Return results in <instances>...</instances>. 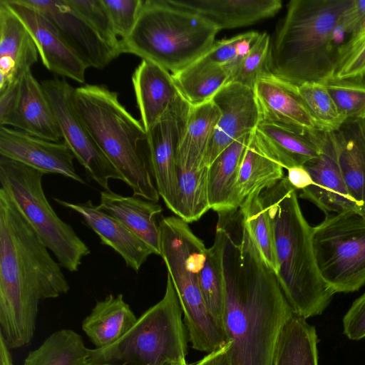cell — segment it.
<instances>
[{
	"label": "cell",
	"mask_w": 365,
	"mask_h": 365,
	"mask_svg": "<svg viewBox=\"0 0 365 365\" xmlns=\"http://www.w3.org/2000/svg\"><path fill=\"white\" fill-rule=\"evenodd\" d=\"M224 232L225 302L222 320L230 365H273L294 315L274 272L259 251L240 208L218 214Z\"/></svg>",
	"instance_id": "1"
},
{
	"label": "cell",
	"mask_w": 365,
	"mask_h": 365,
	"mask_svg": "<svg viewBox=\"0 0 365 365\" xmlns=\"http://www.w3.org/2000/svg\"><path fill=\"white\" fill-rule=\"evenodd\" d=\"M61 267L0 190V334L10 349L31 341L41 300L69 291Z\"/></svg>",
	"instance_id": "2"
},
{
	"label": "cell",
	"mask_w": 365,
	"mask_h": 365,
	"mask_svg": "<svg viewBox=\"0 0 365 365\" xmlns=\"http://www.w3.org/2000/svg\"><path fill=\"white\" fill-rule=\"evenodd\" d=\"M297 190L286 176L263 189L261 200L271 222L276 276L294 315H320L335 294L322 279L313 245V227L305 219Z\"/></svg>",
	"instance_id": "3"
},
{
	"label": "cell",
	"mask_w": 365,
	"mask_h": 365,
	"mask_svg": "<svg viewBox=\"0 0 365 365\" xmlns=\"http://www.w3.org/2000/svg\"><path fill=\"white\" fill-rule=\"evenodd\" d=\"M351 0H292L271 41L269 66L297 86L333 77L335 34Z\"/></svg>",
	"instance_id": "4"
},
{
	"label": "cell",
	"mask_w": 365,
	"mask_h": 365,
	"mask_svg": "<svg viewBox=\"0 0 365 365\" xmlns=\"http://www.w3.org/2000/svg\"><path fill=\"white\" fill-rule=\"evenodd\" d=\"M74 110L96 145L119 172L133 195L158 202L160 198L149 165L147 132L102 85L74 88Z\"/></svg>",
	"instance_id": "5"
},
{
	"label": "cell",
	"mask_w": 365,
	"mask_h": 365,
	"mask_svg": "<svg viewBox=\"0 0 365 365\" xmlns=\"http://www.w3.org/2000/svg\"><path fill=\"white\" fill-rule=\"evenodd\" d=\"M218 31L207 20L167 0H143L132 33L120 41L121 53L153 61L173 75L205 54Z\"/></svg>",
	"instance_id": "6"
},
{
	"label": "cell",
	"mask_w": 365,
	"mask_h": 365,
	"mask_svg": "<svg viewBox=\"0 0 365 365\" xmlns=\"http://www.w3.org/2000/svg\"><path fill=\"white\" fill-rule=\"evenodd\" d=\"M161 257L175 289L192 347L206 353L226 343L222 324L209 311L199 282L207 249L177 216L159 222Z\"/></svg>",
	"instance_id": "7"
},
{
	"label": "cell",
	"mask_w": 365,
	"mask_h": 365,
	"mask_svg": "<svg viewBox=\"0 0 365 365\" xmlns=\"http://www.w3.org/2000/svg\"><path fill=\"white\" fill-rule=\"evenodd\" d=\"M187 331L170 276L163 297L113 344L90 349L88 365H163L186 360Z\"/></svg>",
	"instance_id": "8"
},
{
	"label": "cell",
	"mask_w": 365,
	"mask_h": 365,
	"mask_svg": "<svg viewBox=\"0 0 365 365\" xmlns=\"http://www.w3.org/2000/svg\"><path fill=\"white\" fill-rule=\"evenodd\" d=\"M44 174L0 155V190L14 202L60 265L76 272L91 251L50 205L42 186Z\"/></svg>",
	"instance_id": "9"
},
{
	"label": "cell",
	"mask_w": 365,
	"mask_h": 365,
	"mask_svg": "<svg viewBox=\"0 0 365 365\" xmlns=\"http://www.w3.org/2000/svg\"><path fill=\"white\" fill-rule=\"evenodd\" d=\"M319 273L334 293H349L365 284V216L328 214L313 227Z\"/></svg>",
	"instance_id": "10"
},
{
	"label": "cell",
	"mask_w": 365,
	"mask_h": 365,
	"mask_svg": "<svg viewBox=\"0 0 365 365\" xmlns=\"http://www.w3.org/2000/svg\"><path fill=\"white\" fill-rule=\"evenodd\" d=\"M41 86L53 110L61 135L88 178L104 190H110L111 179L123 181L122 175L106 158L76 114L73 88L65 78L44 80Z\"/></svg>",
	"instance_id": "11"
},
{
	"label": "cell",
	"mask_w": 365,
	"mask_h": 365,
	"mask_svg": "<svg viewBox=\"0 0 365 365\" xmlns=\"http://www.w3.org/2000/svg\"><path fill=\"white\" fill-rule=\"evenodd\" d=\"M192 106L180 94L147 132L150 169L159 195L172 210L178 188L177 153Z\"/></svg>",
	"instance_id": "12"
},
{
	"label": "cell",
	"mask_w": 365,
	"mask_h": 365,
	"mask_svg": "<svg viewBox=\"0 0 365 365\" xmlns=\"http://www.w3.org/2000/svg\"><path fill=\"white\" fill-rule=\"evenodd\" d=\"M6 125L53 142L62 138L41 83L31 70L0 92V126Z\"/></svg>",
	"instance_id": "13"
},
{
	"label": "cell",
	"mask_w": 365,
	"mask_h": 365,
	"mask_svg": "<svg viewBox=\"0 0 365 365\" xmlns=\"http://www.w3.org/2000/svg\"><path fill=\"white\" fill-rule=\"evenodd\" d=\"M212 101L219 109L220 118L202 167H209L227 146L252 133L262 120L254 90L240 83H227Z\"/></svg>",
	"instance_id": "14"
},
{
	"label": "cell",
	"mask_w": 365,
	"mask_h": 365,
	"mask_svg": "<svg viewBox=\"0 0 365 365\" xmlns=\"http://www.w3.org/2000/svg\"><path fill=\"white\" fill-rule=\"evenodd\" d=\"M45 15L86 66L101 69L118 57L67 0H22Z\"/></svg>",
	"instance_id": "15"
},
{
	"label": "cell",
	"mask_w": 365,
	"mask_h": 365,
	"mask_svg": "<svg viewBox=\"0 0 365 365\" xmlns=\"http://www.w3.org/2000/svg\"><path fill=\"white\" fill-rule=\"evenodd\" d=\"M21 20L37 47L45 67L53 73L80 83L88 68L64 41L51 21L22 0H3Z\"/></svg>",
	"instance_id": "16"
},
{
	"label": "cell",
	"mask_w": 365,
	"mask_h": 365,
	"mask_svg": "<svg viewBox=\"0 0 365 365\" xmlns=\"http://www.w3.org/2000/svg\"><path fill=\"white\" fill-rule=\"evenodd\" d=\"M312 183L299 197L314 204L325 214L365 213L351 197L337 165L330 131H323L321 153L303 165Z\"/></svg>",
	"instance_id": "17"
},
{
	"label": "cell",
	"mask_w": 365,
	"mask_h": 365,
	"mask_svg": "<svg viewBox=\"0 0 365 365\" xmlns=\"http://www.w3.org/2000/svg\"><path fill=\"white\" fill-rule=\"evenodd\" d=\"M0 155L45 174H58L86 184L76 171L75 156L65 142H53L17 129L0 126Z\"/></svg>",
	"instance_id": "18"
},
{
	"label": "cell",
	"mask_w": 365,
	"mask_h": 365,
	"mask_svg": "<svg viewBox=\"0 0 365 365\" xmlns=\"http://www.w3.org/2000/svg\"><path fill=\"white\" fill-rule=\"evenodd\" d=\"M54 200L79 214L86 225L124 259L127 267L138 272L148 257L153 254L151 248L129 228L91 200L74 203L58 198Z\"/></svg>",
	"instance_id": "19"
},
{
	"label": "cell",
	"mask_w": 365,
	"mask_h": 365,
	"mask_svg": "<svg viewBox=\"0 0 365 365\" xmlns=\"http://www.w3.org/2000/svg\"><path fill=\"white\" fill-rule=\"evenodd\" d=\"M261 120L307 130H320L301 97L298 86L273 73L259 79L254 88Z\"/></svg>",
	"instance_id": "20"
},
{
	"label": "cell",
	"mask_w": 365,
	"mask_h": 365,
	"mask_svg": "<svg viewBox=\"0 0 365 365\" xmlns=\"http://www.w3.org/2000/svg\"><path fill=\"white\" fill-rule=\"evenodd\" d=\"M38 49L21 20L0 0V92L38 61Z\"/></svg>",
	"instance_id": "21"
},
{
	"label": "cell",
	"mask_w": 365,
	"mask_h": 365,
	"mask_svg": "<svg viewBox=\"0 0 365 365\" xmlns=\"http://www.w3.org/2000/svg\"><path fill=\"white\" fill-rule=\"evenodd\" d=\"M212 24L220 31L251 25L274 16L280 0H167Z\"/></svg>",
	"instance_id": "22"
},
{
	"label": "cell",
	"mask_w": 365,
	"mask_h": 365,
	"mask_svg": "<svg viewBox=\"0 0 365 365\" xmlns=\"http://www.w3.org/2000/svg\"><path fill=\"white\" fill-rule=\"evenodd\" d=\"M132 81L142 124L148 131L180 95L173 75L160 65L143 59Z\"/></svg>",
	"instance_id": "23"
},
{
	"label": "cell",
	"mask_w": 365,
	"mask_h": 365,
	"mask_svg": "<svg viewBox=\"0 0 365 365\" xmlns=\"http://www.w3.org/2000/svg\"><path fill=\"white\" fill-rule=\"evenodd\" d=\"M330 133L349 192L365 213V118L346 119Z\"/></svg>",
	"instance_id": "24"
},
{
	"label": "cell",
	"mask_w": 365,
	"mask_h": 365,
	"mask_svg": "<svg viewBox=\"0 0 365 365\" xmlns=\"http://www.w3.org/2000/svg\"><path fill=\"white\" fill-rule=\"evenodd\" d=\"M322 132L307 131L264 120L254 130L286 170L303 165L320 154Z\"/></svg>",
	"instance_id": "25"
},
{
	"label": "cell",
	"mask_w": 365,
	"mask_h": 365,
	"mask_svg": "<svg viewBox=\"0 0 365 365\" xmlns=\"http://www.w3.org/2000/svg\"><path fill=\"white\" fill-rule=\"evenodd\" d=\"M99 206L145 242L154 255H161L160 227L156 221L163 212L160 205L138 196L125 197L109 190L101 192Z\"/></svg>",
	"instance_id": "26"
},
{
	"label": "cell",
	"mask_w": 365,
	"mask_h": 365,
	"mask_svg": "<svg viewBox=\"0 0 365 365\" xmlns=\"http://www.w3.org/2000/svg\"><path fill=\"white\" fill-rule=\"evenodd\" d=\"M138 318L121 294H108L98 301L83 319L82 329L94 349L110 346L121 339Z\"/></svg>",
	"instance_id": "27"
},
{
	"label": "cell",
	"mask_w": 365,
	"mask_h": 365,
	"mask_svg": "<svg viewBox=\"0 0 365 365\" xmlns=\"http://www.w3.org/2000/svg\"><path fill=\"white\" fill-rule=\"evenodd\" d=\"M284 176L282 165L253 131L240 167L235 192L236 208L253 192L262 190Z\"/></svg>",
	"instance_id": "28"
},
{
	"label": "cell",
	"mask_w": 365,
	"mask_h": 365,
	"mask_svg": "<svg viewBox=\"0 0 365 365\" xmlns=\"http://www.w3.org/2000/svg\"><path fill=\"white\" fill-rule=\"evenodd\" d=\"M251 134L234 141L207 167L210 206L217 213L237 209L235 204V186Z\"/></svg>",
	"instance_id": "29"
},
{
	"label": "cell",
	"mask_w": 365,
	"mask_h": 365,
	"mask_svg": "<svg viewBox=\"0 0 365 365\" xmlns=\"http://www.w3.org/2000/svg\"><path fill=\"white\" fill-rule=\"evenodd\" d=\"M219 118V109L212 100L192 106L177 153L178 170L202 168L203 158Z\"/></svg>",
	"instance_id": "30"
},
{
	"label": "cell",
	"mask_w": 365,
	"mask_h": 365,
	"mask_svg": "<svg viewBox=\"0 0 365 365\" xmlns=\"http://www.w3.org/2000/svg\"><path fill=\"white\" fill-rule=\"evenodd\" d=\"M231 71L203 57L173 74L180 94L192 106L212 100L216 93L229 82Z\"/></svg>",
	"instance_id": "31"
},
{
	"label": "cell",
	"mask_w": 365,
	"mask_h": 365,
	"mask_svg": "<svg viewBox=\"0 0 365 365\" xmlns=\"http://www.w3.org/2000/svg\"><path fill=\"white\" fill-rule=\"evenodd\" d=\"M315 327L293 315L279 335L273 365H319Z\"/></svg>",
	"instance_id": "32"
},
{
	"label": "cell",
	"mask_w": 365,
	"mask_h": 365,
	"mask_svg": "<svg viewBox=\"0 0 365 365\" xmlns=\"http://www.w3.org/2000/svg\"><path fill=\"white\" fill-rule=\"evenodd\" d=\"M89 349L80 334L62 329L29 352L23 365H88Z\"/></svg>",
	"instance_id": "33"
},
{
	"label": "cell",
	"mask_w": 365,
	"mask_h": 365,
	"mask_svg": "<svg viewBox=\"0 0 365 365\" xmlns=\"http://www.w3.org/2000/svg\"><path fill=\"white\" fill-rule=\"evenodd\" d=\"M210 209L207 167L178 170V188L172 212L187 223L199 220Z\"/></svg>",
	"instance_id": "34"
},
{
	"label": "cell",
	"mask_w": 365,
	"mask_h": 365,
	"mask_svg": "<svg viewBox=\"0 0 365 365\" xmlns=\"http://www.w3.org/2000/svg\"><path fill=\"white\" fill-rule=\"evenodd\" d=\"M224 243L223 230L217 225L214 243L207 249L206 259L199 277L205 304L212 314L221 323L225 302Z\"/></svg>",
	"instance_id": "35"
},
{
	"label": "cell",
	"mask_w": 365,
	"mask_h": 365,
	"mask_svg": "<svg viewBox=\"0 0 365 365\" xmlns=\"http://www.w3.org/2000/svg\"><path fill=\"white\" fill-rule=\"evenodd\" d=\"M261 191L257 190L245 198L240 210L263 259L276 274L277 263L274 235L270 220L260 197Z\"/></svg>",
	"instance_id": "36"
},
{
	"label": "cell",
	"mask_w": 365,
	"mask_h": 365,
	"mask_svg": "<svg viewBox=\"0 0 365 365\" xmlns=\"http://www.w3.org/2000/svg\"><path fill=\"white\" fill-rule=\"evenodd\" d=\"M298 90L320 130H336L346 120L323 83H305L299 86Z\"/></svg>",
	"instance_id": "37"
},
{
	"label": "cell",
	"mask_w": 365,
	"mask_h": 365,
	"mask_svg": "<svg viewBox=\"0 0 365 365\" xmlns=\"http://www.w3.org/2000/svg\"><path fill=\"white\" fill-rule=\"evenodd\" d=\"M270 47L269 36L265 32L260 33L231 75L229 83L235 82L254 90L259 79L272 73L269 66Z\"/></svg>",
	"instance_id": "38"
},
{
	"label": "cell",
	"mask_w": 365,
	"mask_h": 365,
	"mask_svg": "<svg viewBox=\"0 0 365 365\" xmlns=\"http://www.w3.org/2000/svg\"><path fill=\"white\" fill-rule=\"evenodd\" d=\"M323 83L346 120L365 118L364 78H331Z\"/></svg>",
	"instance_id": "39"
},
{
	"label": "cell",
	"mask_w": 365,
	"mask_h": 365,
	"mask_svg": "<svg viewBox=\"0 0 365 365\" xmlns=\"http://www.w3.org/2000/svg\"><path fill=\"white\" fill-rule=\"evenodd\" d=\"M365 76V29L350 36L336 50L332 78H364Z\"/></svg>",
	"instance_id": "40"
},
{
	"label": "cell",
	"mask_w": 365,
	"mask_h": 365,
	"mask_svg": "<svg viewBox=\"0 0 365 365\" xmlns=\"http://www.w3.org/2000/svg\"><path fill=\"white\" fill-rule=\"evenodd\" d=\"M259 35L260 33L257 31H248L230 38L215 41L202 57L227 67L232 75Z\"/></svg>",
	"instance_id": "41"
},
{
	"label": "cell",
	"mask_w": 365,
	"mask_h": 365,
	"mask_svg": "<svg viewBox=\"0 0 365 365\" xmlns=\"http://www.w3.org/2000/svg\"><path fill=\"white\" fill-rule=\"evenodd\" d=\"M67 1L93 27L118 56L122 53L120 39L116 36L108 12L102 0H67Z\"/></svg>",
	"instance_id": "42"
},
{
	"label": "cell",
	"mask_w": 365,
	"mask_h": 365,
	"mask_svg": "<svg viewBox=\"0 0 365 365\" xmlns=\"http://www.w3.org/2000/svg\"><path fill=\"white\" fill-rule=\"evenodd\" d=\"M116 36L125 41L132 33L137 22L143 0H102Z\"/></svg>",
	"instance_id": "43"
},
{
	"label": "cell",
	"mask_w": 365,
	"mask_h": 365,
	"mask_svg": "<svg viewBox=\"0 0 365 365\" xmlns=\"http://www.w3.org/2000/svg\"><path fill=\"white\" fill-rule=\"evenodd\" d=\"M342 323L348 339L357 341L365 338V292L353 302Z\"/></svg>",
	"instance_id": "44"
},
{
	"label": "cell",
	"mask_w": 365,
	"mask_h": 365,
	"mask_svg": "<svg viewBox=\"0 0 365 365\" xmlns=\"http://www.w3.org/2000/svg\"><path fill=\"white\" fill-rule=\"evenodd\" d=\"M339 29L349 36L365 29V0H351L341 16Z\"/></svg>",
	"instance_id": "45"
},
{
	"label": "cell",
	"mask_w": 365,
	"mask_h": 365,
	"mask_svg": "<svg viewBox=\"0 0 365 365\" xmlns=\"http://www.w3.org/2000/svg\"><path fill=\"white\" fill-rule=\"evenodd\" d=\"M287 170L286 176L289 182L297 190H302L312 185V178L303 165L292 167Z\"/></svg>",
	"instance_id": "46"
},
{
	"label": "cell",
	"mask_w": 365,
	"mask_h": 365,
	"mask_svg": "<svg viewBox=\"0 0 365 365\" xmlns=\"http://www.w3.org/2000/svg\"><path fill=\"white\" fill-rule=\"evenodd\" d=\"M230 344L226 342L222 346L207 353L202 359L192 365H230L228 351Z\"/></svg>",
	"instance_id": "47"
},
{
	"label": "cell",
	"mask_w": 365,
	"mask_h": 365,
	"mask_svg": "<svg viewBox=\"0 0 365 365\" xmlns=\"http://www.w3.org/2000/svg\"><path fill=\"white\" fill-rule=\"evenodd\" d=\"M0 365H14L10 348L1 334H0Z\"/></svg>",
	"instance_id": "48"
},
{
	"label": "cell",
	"mask_w": 365,
	"mask_h": 365,
	"mask_svg": "<svg viewBox=\"0 0 365 365\" xmlns=\"http://www.w3.org/2000/svg\"><path fill=\"white\" fill-rule=\"evenodd\" d=\"M163 365H192L188 364L187 361H171V362H167L163 364Z\"/></svg>",
	"instance_id": "49"
},
{
	"label": "cell",
	"mask_w": 365,
	"mask_h": 365,
	"mask_svg": "<svg viewBox=\"0 0 365 365\" xmlns=\"http://www.w3.org/2000/svg\"><path fill=\"white\" fill-rule=\"evenodd\" d=\"M364 81L365 82V76H364Z\"/></svg>",
	"instance_id": "50"
}]
</instances>
